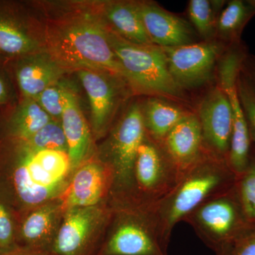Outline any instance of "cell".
I'll return each mask as SVG.
<instances>
[{
  "mask_svg": "<svg viewBox=\"0 0 255 255\" xmlns=\"http://www.w3.org/2000/svg\"><path fill=\"white\" fill-rule=\"evenodd\" d=\"M48 42L52 59L63 69L94 70L126 80L107 38V26L92 16L64 20L50 29Z\"/></svg>",
  "mask_w": 255,
  "mask_h": 255,
  "instance_id": "obj_1",
  "label": "cell"
},
{
  "mask_svg": "<svg viewBox=\"0 0 255 255\" xmlns=\"http://www.w3.org/2000/svg\"><path fill=\"white\" fill-rule=\"evenodd\" d=\"M236 180L226 159L206 152L183 174L173 190L153 206L164 246L168 248L177 223L208 199L234 187Z\"/></svg>",
  "mask_w": 255,
  "mask_h": 255,
  "instance_id": "obj_2",
  "label": "cell"
},
{
  "mask_svg": "<svg viewBox=\"0 0 255 255\" xmlns=\"http://www.w3.org/2000/svg\"><path fill=\"white\" fill-rule=\"evenodd\" d=\"M107 38L122 65L126 81L139 93L161 98L180 99L183 90L169 73L161 47L128 41L107 26Z\"/></svg>",
  "mask_w": 255,
  "mask_h": 255,
  "instance_id": "obj_3",
  "label": "cell"
},
{
  "mask_svg": "<svg viewBox=\"0 0 255 255\" xmlns=\"http://www.w3.org/2000/svg\"><path fill=\"white\" fill-rule=\"evenodd\" d=\"M215 253L235 243L251 228L236 187L208 199L183 219Z\"/></svg>",
  "mask_w": 255,
  "mask_h": 255,
  "instance_id": "obj_4",
  "label": "cell"
},
{
  "mask_svg": "<svg viewBox=\"0 0 255 255\" xmlns=\"http://www.w3.org/2000/svg\"><path fill=\"white\" fill-rule=\"evenodd\" d=\"M145 135L141 107L133 104L114 128L106 145L105 157L112 172L115 207L131 204L134 166Z\"/></svg>",
  "mask_w": 255,
  "mask_h": 255,
  "instance_id": "obj_5",
  "label": "cell"
},
{
  "mask_svg": "<svg viewBox=\"0 0 255 255\" xmlns=\"http://www.w3.org/2000/svg\"><path fill=\"white\" fill-rule=\"evenodd\" d=\"M110 236L97 255H168L153 206L116 208Z\"/></svg>",
  "mask_w": 255,
  "mask_h": 255,
  "instance_id": "obj_6",
  "label": "cell"
},
{
  "mask_svg": "<svg viewBox=\"0 0 255 255\" xmlns=\"http://www.w3.org/2000/svg\"><path fill=\"white\" fill-rule=\"evenodd\" d=\"M182 174L159 142L146 134L133 172L132 206H154L177 185Z\"/></svg>",
  "mask_w": 255,
  "mask_h": 255,
  "instance_id": "obj_7",
  "label": "cell"
},
{
  "mask_svg": "<svg viewBox=\"0 0 255 255\" xmlns=\"http://www.w3.org/2000/svg\"><path fill=\"white\" fill-rule=\"evenodd\" d=\"M227 47L223 42L212 40L162 49L169 73L183 90L201 87L209 82Z\"/></svg>",
  "mask_w": 255,
  "mask_h": 255,
  "instance_id": "obj_8",
  "label": "cell"
},
{
  "mask_svg": "<svg viewBox=\"0 0 255 255\" xmlns=\"http://www.w3.org/2000/svg\"><path fill=\"white\" fill-rule=\"evenodd\" d=\"M112 212L98 206L67 210L50 252L55 255H90L96 229L110 219Z\"/></svg>",
  "mask_w": 255,
  "mask_h": 255,
  "instance_id": "obj_9",
  "label": "cell"
},
{
  "mask_svg": "<svg viewBox=\"0 0 255 255\" xmlns=\"http://www.w3.org/2000/svg\"><path fill=\"white\" fill-rule=\"evenodd\" d=\"M207 152L227 161L233 129V111L226 92L214 87L203 97L196 113Z\"/></svg>",
  "mask_w": 255,
  "mask_h": 255,
  "instance_id": "obj_10",
  "label": "cell"
},
{
  "mask_svg": "<svg viewBox=\"0 0 255 255\" xmlns=\"http://www.w3.org/2000/svg\"><path fill=\"white\" fill-rule=\"evenodd\" d=\"M147 35L152 44L171 48L196 43V34L190 23L150 1L137 3Z\"/></svg>",
  "mask_w": 255,
  "mask_h": 255,
  "instance_id": "obj_11",
  "label": "cell"
},
{
  "mask_svg": "<svg viewBox=\"0 0 255 255\" xmlns=\"http://www.w3.org/2000/svg\"><path fill=\"white\" fill-rule=\"evenodd\" d=\"M161 145L182 175L195 165L207 152L196 114L189 112L166 135Z\"/></svg>",
  "mask_w": 255,
  "mask_h": 255,
  "instance_id": "obj_12",
  "label": "cell"
},
{
  "mask_svg": "<svg viewBox=\"0 0 255 255\" xmlns=\"http://www.w3.org/2000/svg\"><path fill=\"white\" fill-rule=\"evenodd\" d=\"M112 174L108 166L99 162L82 165L63 194V209L98 206L107 191H112Z\"/></svg>",
  "mask_w": 255,
  "mask_h": 255,
  "instance_id": "obj_13",
  "label": "cell"
},
{
  "mask_svg": "<svg viewBox=\"0 0 255 255\" xmlns=\"http://www.w3.org/2000/svg\"><path fill=\"white\" fill-rule=\"evenodd\" d=\"M102 72L79 70L80 81L88 97L91 107L92 124L97 135L105 133L113 119L119 102L115 84Z\"/></svg>",
  "mask_w": 255,
  "mask_h": 255,
  "instance_id": "obj_14",
  "label": "cell"
},
{
  "mask_svg": "<svg viewBox=\"0 0 255 255\" xmlns=\"http://www.w3.org/2000/svg\"><path fill=\"white\" fill-rule=\"evenodd\" d=\"M62 209L61 204H48L25 215L17 224V247L50 251Z\"/></svg>",
  "mask_w": 255,
  "mask_h": 255,
  "instance_id": "obj_15",
  "label": "cell"
},
{
  "mask_svg": "<svg viewBox=\"0 0 255 255\" xmlns=\"http://www.w3.org/2000/svg\"><path fill=\"white\" fill-rule=\"evenodd\" d=\"M71 168H76L85 160L91 146L90 129L82 114L75 92L67 87L61 120Z\"/></svg>",
  "mask_w": 255,
  "mask_h": 255,
  "instance_id": "obj_16",
  "label": "cell"
},
{
  "mask_svg": "<svg viewBox=\"0 0 255 255\" xmlns=\"http://www.w3.org/2000/svg\"><path fill=\"white\" fill-rule=\"evenodd\" d=\"M16 63L15 78L23 99L35 100L58 81L64 69L50 58L23 57Z\"/></svg>",
  "mask_w": 255,
  "mask_h": 255,
  "instance_id": "obj_17",
  "label": "cell"
},
{
  "mask_svg": "<svg viewBox=\"0 0 255 255\" xmlns=\"http://www.w3.org/2000/svg\"><path fill=\"white\" fill-rule=\"evenodd\" d=\"M218 86L226 92L233 111V129L227 162L236 177L246 170L252 152L251 135L237 91V84L223 82Z\"/></svg>",
  "mask_w": 255,
  "mask_h": 255,
  "instance_id": "obj_18",
  "label": "cell"
},
{
  "mask_svg": "<svg viewBox=\"0 0 255 255\" xmlns=\"http://www.w3.org/2000/svg\"><path fill=\"white\" fill-rule=\"evenodd\" d=\"M105 11L110 27L124 39L135 44H152L142 22L137 3H110L106 6Z\"/></svg>",
  "mask_w": 255,
  "mask_h": 255,
  "instance_id": "obj_19",
  "label": "cell"
},
{
  "mask_svg": "<svg viewBox=\"0 0 255 255\" xmlns=\"http://www.w3.org/2000/svg\"><path fill=\"white\" fill-rule=\"evenodd\" d=\"M141 112L146 134L159 143L189 113L163 98L157 97L147 99L141 107Z\"/></svg>",
  "mask_w": 255,
  "mask_h": 255,
  "instance_id": "obj_20",
  "label": "cell"
},
{
  "mask_svg": "<svg viewBox=\"0 0 255 255\" xmlns=\"http://www.w3.org/2000/svg\"><path fill=\"white\" fill-rule=\"evenodd\" d=\"M52 120L36 100L23 99L8 121V136L27 140Z\"/></svg>",
  "mask_w": 255,
  "mask_h": 255,
  "instance_id": "obj_21",
  "label": "cell"
},
{
  "mask_svg": "<svg viewBox=\"0 0 255 255\" xmlns=\"http://www.w3.org/2000/svg\"><path fill=\"white\" fill-rule=\"evenodd\" d=\"M255 14V5L251 0H232L220 12L216 35L229 46L241 41V35L248 21Z\"/></svg>",
  "mask_w": 255,
  "mask_h": 255,
  "instance_id": "obj_22",
  "label": "cell"
},
{
  "mask_svg": "<svg viewBox=\"0 0 255 255\" xmlns=\"http://www.w3.org/2000/svg\"><path fill=\"white\" fill-rule=\"evenodd\" d=\"M36 43L25 31L19 21L7 11L0 9V52L9 56L29 54Z\"/></svg>",
  "mask_w": 255,
  "mask_h": 255,
  "instance_id": "obj_23",
  "label": "cell"
},
{
  "mask_svg": "<svg viewBox=\"0 0 255 255\" xmlns=\"http://www.w3.org/2000/svg\"><path fill=\"white\" fill-rule=\"evenodd\" d=\"M226 1L191 0L188 14L193 26L205 41H212L216 35V24Z\"/></svg>",
  "mask_w": 255,
  "mask_h": 255,
  "instance_id": "obj_24",
  "label": "cell"
},
{
  "mask_svg": "<svg viewBox=\"0 0 255 255\" xmlns=\"http://www.w3.org/2000/svg\"><path fill=\"white\" fill-rule=\"evenodd\" d=\"M17 140L29 150H59L68 153V144L61 124L54 119L27 140Z\"/></svg>",
  "mask_w": 255,
  "mask_h": 255,
  "instance_id": "obj_25",
  "label": "cell"
},
{
  "mask_svg": "<svg viewBox=\"0 0 255 255\" xmlns=\"http://www.w3.org/2000/svg\"><path fill=\"white\" fill-rule=\"evenodd\" d=\"M235 187L247 219L252 224L255 223V152L253 150L246 170L236 177Z\"/></svg>",
  "mask_w": 255,
  "mask_h": 255,
  "instance_id": "obj_26",
  "label": "cell"
},
{
  "mask_svg": "<svg viewBox=\"0 0 255 255\" xmlns=\"http://www.w3.org/2000/svg\"><path fill=\"white\" fill-rule=\"evenodd\" d=\"M12 206L0 193V253L13 251L16 245L17 224L11 211Z\"/></svg>",
  "mask_w": 255,
  "mask_h": 255,
  "instance_id": "obj_27",
  "label": "cell"
},
{
  "mask_svg": "<svg viewBox=\"0 0 255 255\" xmlns=\"http://www.w3.org/2000/svg\"><path fill=\"white\" fill-rule=\"evenodd\" d=\"M237 91L252 142L255 145V90L243 72L238 80Z\"/></svg>",
  "mask_w": 255,
  "mask_h": 255,
  "instance_id": "obj_28",
  "label": "cell"
},
{
  "mask_svg": "<svg viewBox=\"0 0 255 255\" xmlns=\"http://www.w3.org/2000/svg\"><path fill=\"white\" fill-rule=\"evenodd\" d=\"M66 89L67 87L57 82L43 90L35 99L52 119L58 122L61 120L63 114Z\"/></svg>",
  "mask_w": 255,
  "mask_h": 255,
  "instance_id": "obj_29",
  "label": "cell"
},
{
  "mask_svg": "<svg viewBox=\"0 0 255 255\" xmlns=\"http://www.w3.org/2000/svg\"><path fill=\"white\" fill-rule=\"evenodd\" d=\"M232 255H255V223L233 244Z\"/></svg>",
  "mask_w": 255,
  "mask_h": 255,
  "instance_id": "obj_30",
  "label": "cell"
},
{
  "mask_svg": "<svg viewBox=\"0 0 255 255\" xmlns=\"http://www.w3.org/2000/svg\"><path fill=\"white\" fill-rule=\"evenodd\" d=\"M12 94L11 93L9 82L2 72L0 70V105H7L11 102Z\"/></svg>",
  "mask_w": 255,
  "mask_h": 255,
  "instance_id": "obj_31",
  "label": "cell"
},
{
  "mask_svg": "<svg viewBox=\"0 0 255 255\" xmlns=\"http://www.w3.org/2000/svg\"><path fill=\"white\" fill-rule=\"evenodd\" d=\"M0 255H55L50 251L43 250L32 249V248H18L13 251L1 253Z\"/></svg>",
  "mask_w": 255,
  "mask_h": 255,
  "instance_id": "obj_32",
  "label": "cell"
},
{
  "mask_svg": "<svg viewBox=\"0 0 255 255\" xmlns=\"http://www.w3.org/2000/svg\"><path fill=\"white\" fill-rule=\"evenodd\" d=\"M243 72L247 78L249 79L255 90V58L248 56Z\"/></svg>",
  "mask_w": 255,
  "mask_h": 255,
  "instance_id": "obj_33",
  "label": "cell"
},
{
  "mask_svg": "<svg viewBox=\"0 0 255 255\" xmlns=\"http://www.w3.org/2000/svg\"><path fill=\"white\" fill-rule=\"evenodd\" d=\"M232 248L233 246L226 247L221 251L216 253V255H232Z\"/></svg>",
  "mask_w": 255,
  "mask_h": 255,
  "instance_id": "obj_34",
  "label": "cell"
},
{
  "mask_svg": "<svg viewBox=\"0 0 255 255\" xmlns=\"http://www.w3.org/2000/svg\"><path fill=\"white\" fill-rule=\"evenodd\" d=\"M251 1L255 5V0H251Z\"/></svg>",
  "mask_w": 255,
  "mask_h": 255,
  "instance_id": "obj_35",
  "label": "cell"
}]
</instances>
